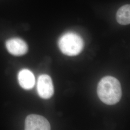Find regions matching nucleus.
Wrapping results in <instances>:
<instances>
[{"label":"nucleus","mask_w":130,"mask_h":130,"mask_svg":"<svg viewBox=\"0 0 130 130\" xmlns=\"http://www.w3.org/2000/svg\"><path fill=\"white\" fill-rule=\"evenodd\" d=\"M6 48L11 54L15 56H23L28 51L27 43L21 39L14 38L6 42Z\"/></svg>","instance_id":"39448f33"},{"label":"nucleus","mask_w":130,"mask_h":130,"mask_svg":"<svg viewBox=\"0 0 130 130\" xmlns=\"http://www.w3.org/2000/svg\"><path fill=\"white\" fill-rule=\"evenodd\" d=\"M37 91L39 96L43 99H49L53 95L54 87L51 78L49 75L42 74L39 77Z\"/></svg>","instance_id":"7ed1b4c3"},{"label":"nucleus","mask_w":130,"mask_h":130,"mask_svg":"<svg viewBox=\"0 0 130 130\" xmlns=\"http://www.w3.org/2000/svg\"><path fill=\"white\" fill-rule=\"evenodd\" d=\"M98 96L103 102L113 105L119 102L122 95L120 82L112 76H106L100 80L98 84Z\"/></svg>","instance_id":"f257e3e1"},{"label":"nucleus","mask_w":130,"mask_h":130,"mask_svg":"<svg viewBox=\"0 0 130 130\" xmlns=\"http://www.w3.org/2000/svg\"><path fill=\"white\" fill-rule=\"evenodd\" d=\"M19 84L25 90L32 88L35 84V79L32 72L28 69H23L19 71L18 74Z\"/></svg>","instance_id":"423d86ee"},{"label":"nucleus","mask_w":130,"mask_h":130,"mask_svg":"<svg viewBox=\"0 0 130 130\" xmlns=\"http://www.w3.org/2000/svg\"><path fill=\"white\" fill-rule=\"evenodd\" d=\"M58 46L61 52L65 55L77 56L84 49V41L76 33H66L60 38L58 41Z\"/></svg>","instance_id":"f03ea898"},{"label":"nucleus","mask_w":130,"mask_h":130,"mask_svg":"<svg viewBox=\"0 0 130 130\" xmlns=\"http://www.w3.org/2000/svg\"><path fill=\"white\" fill-rule=\"evenodd\" d=\"M25 129L26 130H49L51 129L49 121L44 117L31 114L26 119Z\"/></svg>","instance_id":"20e7f679"},{"label":"nucleus","mask_w":130,"mask_h":130,"mask_svg":"<svg viewBox=\"0 0 130 130\" xmlns=\"http://www.w3.org/2000/svg\"><path fill=\"white\" fill-rule=\"evenodd\" d=\"M118 22L122 25H127L130 23V5H126L118 10L116 14Z\"/></svg>","instance_id":"0eeeda50"}]
</instances>
